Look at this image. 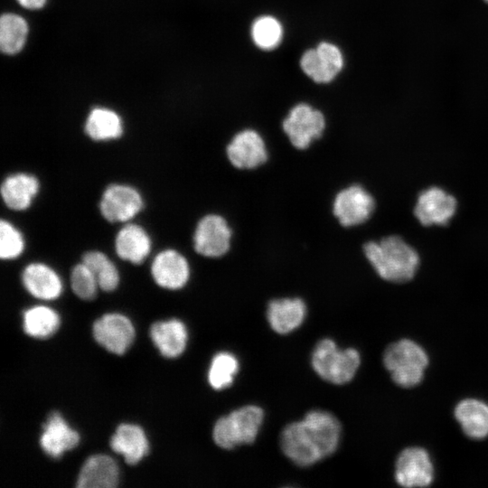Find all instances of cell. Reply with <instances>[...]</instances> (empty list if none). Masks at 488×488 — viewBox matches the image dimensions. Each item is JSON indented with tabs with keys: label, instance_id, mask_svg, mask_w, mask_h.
Returning a JSON list of instances; mask_svg holds the SVG:
<instances>
[{
	"label": "cell",
	"instance_id": "83f0119b",
	"mask_svg": "<svg viewBox=\"0 0 488 488\" xmlns=\"http://www.w3.org/2000/svg\"><path fill=\"white\" fill-rule=\"evenodd\" d=\"M59 324V314L50 307L36 305L23 313V330L32 337H49L57 331Z\"/></svg>",
	"mask_w": 488,
	"mask_h": 488
},
{
	"label": "cell",
	"instance_id": "ffe728a7",
	"mask_svg": "<svg viewBox=\"0 0 488 488\" xmlns=\"http://www.w3.org/2000/svg\"><path fill=\"white\" fill-rule=\"evenodd\" d=\"M40 437L42 450L52 457L59 458L65 451L77 446L79 434L71 429L58 412H53L42 426Z\"/></svg>",
	"mask_w": 488,
	"mask_h": 488
},
{
	"label": "cell",
	"instance_id": "ba28073f",
	"mask_svg": "<svg viewBox=\"0 0 488 488\" xmlns=\"http://www.w3.org/2000/svg\"><path fill=\"white\" fill-rule=\"evenodd\" d=\"M281 128L293 149L306 151L324 136L326 119L321 110L298 103L284 117Z\"/></svg>",
	"mask_w": 488,
	"mask_h": 488
},
{
	"label": "cell",
	"instance_id": "836d02e7",
	"mask_svg": "<svg viewBox=\"0 0 488 488\" xmlns=\"http://www.w3.org/2000/svg\"><path fill=\"white\" fill-rule=\"evenodd\" d=\"M484 1L488 3V0H484Z\"/></svg>",
	"mask_w": 488,
	"mask_h": 488
},
{
	"label": "cell",
	"instance_id": "4fadbf2b",
	"mask_svg": "<svg viewBox=\"0 0 488 488\" xmlns=\"http://www.w3.org/2000/svg\"><path fill=\"white\" fill-rule=\"evenodd\" d=\"M434 478V467L428 453L418 446L408 447L399 455L395 480L403 487L428 486Z\"/></svg>",
	"mask_w": 488,
	"mask_h": 488
},
{
	"label": "cell",
	"instance_id": "d6a6232c",
	"mask_svg": "<svg viewBox=\"0 0 488 488\" xmlns=\"http://www.w3.org/2000/svg\"><path fill=\"white\" fill-rule=\"evenodd\" d=\"M18 3L24 8L36 10L42 8L46 0H17Z\"/></svg>",
	"mask_w": 488,
	"mask_h": 488
},
{
	"label": "cell",
	"instance_id": "2e32d148",
	"mask_svg": "<svg viewBox=\"0 0 488 488\" xmlns=\"http://www.w3.org/2000/svg\"><path fill=\"white\" fill-rule=\"evenodd\" d=\"M0 191L2 200L8 209L23 211L33 204L40 191V182L32 174L14 173L3 180Z\"/></svg>",
	"mask_w": 488,
	"mask_h": 488
},
{
	"label": "cell",
	"instance_id": "cb8c5ba5",
	"mask_svg": "<svg viewBox=\"0 0 488 488\" xmlns=\"http://www.w3.org/2000/svg\"><path fill=\"white\" fill-rule=\"evenodd\" d=\"M455 417L465 434L474 439L488 436V405L481 400L467 399L455 408Z\"/></svg>",
	"mask_w": 488,
	"mask_h": 488
},
{
	"label": "cell",
	"instance_id": "9c48e42d",
	"mask_svg": "<svg viewBox=\"0 0 488 488\" xmlns=\"http://www.w3.org/2000/svg\"><path fill=\"white\" fill-rule=\"evenodd\" d=\"M228 163L238 171H255L270 160L267 144L262 135L253 128L236 132L225 145Z\"/></svg>",
	"mask_w": 488,
	"mask_h": 488
},
{
	"label": "cell",
	"instance_id": "30bf717a",
	"mask_svg": "<svg viewBox=\"0 0 488 488\" xmlns=\"http://www.w3.org/2000/svg\"><path fill=\"white\" fill-rule=\"evenodd\" d=\"M143 208L144 199L139 191L125 183L108 185L99 203L101 216L111 223H127L133 220Z\"/></svg>",
	"mask_w": 488,
	"mask_h": 488
},
{
	"label": "cell",
	"instance_id": "4dcf8cb0",
	"mask_svg": "<svg viewBox=\"0 0 488 488\" xmlns=\"http://www.w3.org/2000/svg\"><path fill=\"white\" fill-rule=\"evenodd\" d=\"M25 248L22 232L9 221L0 222V258L3 260H14L19 258Z\"/></svg>",
	"mask_w": 488,
	"mask_h": 488
},
{
	"label": "cell",
	"instance_id": "1f68e13d",
	"mask_svg": "<svg viewBox=\"0 0 488 488\" xmlns=\"http://www.w3.org/2000/svg\"><path fill=\"white\" fill-rule=\"evenodd\" d=\"M70 286L74 294L83 300H91L97 294L98 282L91 270L81 261L70 271Z\"/></svg>",
	"mask_w": 488,
	"mask_h": 488
},
{
	"label": "cell",
	"instance_id": "277c9868",
	"mask_svg": "<svg viewBox=\"0 0 488 488\" xmlns=\"http://www.w3.org/2000/svg\"><path fill=\"white\" fill-rule=\"evenodd\" d=\"M312 367L323 380L333 384H344L354 377L361 356L353 348L338 349L331 339L319 341L312 353Z\"/></svg>",
	"mask_w": 488,
	"mask_h": 488
},
{
	"label": "cell",
	"instance_id": "4316f807",
	"mask_svg": "<svg viewBox=\"0 0 488 488\" xmlns=\"http://www.w3.org/2000/svg\"><path fill=\"white\" fill-rule=\"evenodd\" d=\"M28 34L26 21L15 14H5L0 18V48L5 54H16L23 47Z\"/></svg>",
	"mask_w": 488,
	"mask_h": 488
},
{
	"label": "cell",
	"instance_id": "7402d4cb",
	"mask_svg": "<svg viewBox=\"0 0 488 488\" xmlns=\"http://www.w3.org/2000/svg\"><path fill=\"white\" fill-rule=\"evenodd\" d=\"M150 335L161 354L166 358L181 355L188 339L184 324L177 319L155 323L151 326Z\"/></svg>",
	"mask_w": 488,
	"mask_h": 488
},
{
	"label": "cell",
	"instance_id": "7c38bea8",
	"mask_svg": "<svg viewBox=\"0 0 488 488\" xmlns=\"http://www.w3.org/2000/svg\"><path fill=\"white\" fill-rule=\"evenodd\" d=\"M303 72L316 83L331 82L343 67V56L338 46L321 42L306 50L300 58Z\"/></svg>",
	"mask_w": 488,
	"mask_h": 488
},
{
	"label": "cell",
	"instance_id": "d4e9b609",
	"mask_svg": "<svg viewBox=\"0 0 488 488\" xmlns=\"http://www.w3.org/2000/svg\"><path fill=\"white\" fill-rule=\"evenodd\" d=\"M86 135L94 141H109L123 134V122L115 111L105 108H93L84 126Z\"/></svg>",
	"mask_w": 488,
	"mask_h": 488
},
{
	"label": "cell",
	"instance_id": "603a6c76",
	"mask_svg": "<svg viewBox=\"0 0 488 488\" xmlns=\"http://www.w3.org/2000/svg\"><path fill=\"white\" fill-rule=\"evenodd\" d=\"M111 448L124 455L128 465L137 464L148 452V443L143 429L131 424L117 427L110 439Z\"/></svg>",
	"mask_w": 488,
	"mask_h": 488
},
{
	"label": "cell",
	"instance_id": "6da1fadb",
	"mask_svg": "<svg viewBox=\"0 0 488 488\" xmlns=\"http://www.w3.org/2000/svg\"><path fill=\"white\" fill-rule=\"evenodd\" d=\"M340 436L339 420L327 411L314 409L283 429L280 446L294 464L306 467L333 454Z\"/></svg>",
	"mask_w": 488,
	"mask_h": 488
},
{
	"label": "cell",
	"instance_id": "5b68a950",
	"mask_svg": "<svg viewBox=\"0 0 488 488\" xmlns=\"http://www.w3.org/2000/svg\"><path fill=\"white\" fill-rule=\"evenodd\" d=\"M263 418V409L255 405L235 409L216 421L212 431L213 440L223 449L251 444L257 438Z\"/></svg>",
	"mask_w": 488,
	"mask_h": 488
},
{
	"label": "cell",
	"instance_id": "9a60e30c",
	"mask_svg": "<svg viewBox=\"0 0 488 488\" xmlns=\"http://www.w3.org/2000/svg\"><path fill=\"white\" fill-rule=\"evenodd\" d=\"M95 340L108 352L123 354L135 338L130 320L120 314H106L93 324Z\"/></svg>",
	"mask_w": 488,
	"mask_h": 488
},
{
	"label": "cell",
	"instance_id": "e0dca14e",
	"mask_svg": "<svg viewBox=\"0 0 488 488\" xmlns=\"http://www.w3.org/2000/svg\"><path fill=\"white\" fill-rule=\"evenodd\" d=\"M22 283L34 297L53 300L62 292V282L58 273L43 262H32L22 272Z\"/></svg>",
	"mask_w": 488,
	"mask_h": 488
},
{
	"label": "cell",
	"instance_id": "f1b7e54d",
	"mask_svg": "<svg viewBox=\"0 0 488 488\" xmlns=\"http://www.w3.org/2000/svg\"><path fill=\"white\" fill-rule=\"evenodd\" d=\"M250 35L258 48L270 51L280 44L283 38V26L276 17L262 15L254 20Z\"/></svg>",
	"mask_w": 488,
	"mask_h": 488
},
{
	"label": "cell",
	"instance_id": "8992f818",
	"mask_svg": "<svg viewBox=\"0 0 488 488\" xmlns=\"http://www.w3.org/2000/svg\"><path fill=\"white\" fill-rule=\"evenodd\" d=\"M234 239V229L230 221L218 212H208L196 222L192 243L201 257L220 259L230 254Z\"/></svg>",
	"mask_w": 488,
	"mask_h": 488
},
{
	"label": "cell",
	"instance_id": "52a82bcc",
	"mask_svg": "<svg viewBox=\"0 0 488 488\" xmlns=\"http://www.w3.org/2000/svg\"><path fill=\"white\" fill-rule=\"evenodd\" d=\"M376 200L361 183H353L335 192L331 211L343 229H352L368 222L376 210Z\"/></svg>",
	"mask_w": 488,
	"mask_h": 488
},
{
	"label": "cell",
	"instance_id": "7a4b0ae2",
	"mask_svg": "<svg viewBox=\"0 0 488 488\" xmlns=\"http://www.w3.org/2000/svg\"><path fill=\"white\" fill-rule=\"evenodd\" d=\"M361 250L374 272L388 282H408L419 267L418 251L399 235L368 240L363 243Z\"/></svg>",
	"mask_w": 488,
	"mask_h": 488
},
{
	"label": "cell",
	"instance_id": "d6986e66",
	"mask_svg": "<svg viewBox=\"0 0 488 488\" xmlns=\"http://www.w3.org/2000/svg\"><path fill=\"white\" fill-rule=\"evenodd\" d=\"M306 305L300 297L275 298L268 302L267 318L277 333L286 334L298 328L305 320Z\"/></svg>",
	"mask_w": 488,
	"mask_h": 488
},
{
	"label": "cell",
	"instance_id": "484cf974",
	"mask_svg": "<svg viewBox=\"0 0 488 488\" xmlns=\"http://www.w3.org/2000/svg\"><path fill=\"white\" fill-rule=\"evenodd\" d=\"M81 261L93 273L99 287L106 292L115 290L120 280L114 262L102 251L89 250L83 254Z\"/></svg>",
	"mask_w": 488,
	"mask_h": 488
},
{
	"label": "cell",
	"instance_id": "5bb4252c",
	"mask_svg": "<svg viewBox=\"0 0 488 488\" xmlns=\"http://www.w3.org/2000/svg\"><path fill=\"white\" fill-rule=\"evenodd\" d=\"M151 275L159 286L178 290L185 286L190 279V263L180 251L165 249L153 258Z\"/></svg>",
	"mask_w": 488,
	"mask_h": 488
},
{
	"label": "cell",
	"instance_id": "f546056e",
	"mask_svg": "<svg viewBox=\"0 0 488 488\" xmlns=\"http://www.w3.org/2000/svg\"><path fill=\"white\" fill-rule=\"evenodd\" d=\"M239 371V361L229 352H220L211 360L208 381L211 388L220 390L230 387Z\"/></svg>",
	"mask_w": 488,
	"mask_h": 488
},
{
	"label": "cell",
	"instance_id": "ac0fdd59",
	"mask_svg": "<svg viewBox=\"0 0 488 488\" xmlns=\"http://www.w3.org/2000/svg\"><path fill=\"white\" fill-rule=\"evenodd\" d=\"M114 245L120 259L139 265L149 256L152 239L144 227L127 222L117 231Z\"/></svg>",
	"mask_w": 488,
	"mask_h": 488
},
{
	"label": "cell",
	"instance_id": "8fae6325",
	"mask_svg": "<svg viewBox=\"0 0 488 488\" xmlns=\"http://www.w3.org/2000/svg\"><path fill=\"white\" fill-rule=\"evenodd\" d=\"M457 210L455 197L438 186L422 190L416 200L413 214L425 227L444 226L455 216Z\"/></svg>",
	"mask_w": 488,
	"mask_h": 488
},
{
	"label": "cell",
	"instance_id": "44dd1931",
	"mask_svg": "<svg viewBox=\"0 0 488 488\" xmlns=\"http://www.w3.org/2000/svg\"><path fill=\"white\" fill-rule=\"evenodd\" d=\"M118 468L115 461L105 455H95L83 464L76 486L79 488H113L118 483Z\"/></svg>",
	"mask_w": 488,
	"mask_h": 488
},
{
	"label": "cell",
	"instance_id": "3957f363",
	"mask_svg": "<svg viewBox=\"0 0 488 488\" xmlns=\"http://www.w3.org/2000/svg\"><path fill=\"white\" fill-rule=\"evenodd\" d=\"M383 363L397 385L411 388L423 380L428 357L419 344L409 339H402L385 350Z\"/></svg>",
	"mask_w": 488,
	"mask_h": 488
}]
</instances>
